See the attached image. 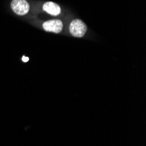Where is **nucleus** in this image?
Instances as JSON below:
<instances>
[{"label":"nucleus","instance_id":"3","mask_svg":"<svg viewBox=\"0 0 146 146\" xmlns=\"http://www.w3.org/2000/svg\"><path fill=\"white\" fill-rule=\"evenodd\" d=\"M63 28L62 21L60 19H52L43 23V29L48 33H59Z\"/></svg>","mask_w":146,"mask_h":146},{"label":"nucleus","instance_id":"5","mask_svg":"<svg viewBox=\"0 0 146 146\" xmlns=\"http://www.w3.org/2000/svg\"><path fill=\"white\" fill-rule=\"evenodd\" d=\"M22 60H23V61H25V62H26V61H28L29 60V58H27V57H22Z\"/></svg>","mask_w":146,"mask_h":146},{"label":"nucleus","instance_id":"4","mask_svg":"<svg viewBox=\"0 0 146 146\" xmlns=\"http://www.w3.org/2000/svg\"><path fill=\"white\" fill-rule=\"evenodd\" d=\"M43 11L52 16H58L60 14L61 10L59 5L54 2H46L43 5Z\"/></svg>","mask_w":146,"mask_h":146},{"label":"nucleus","instance_id":"1","mask_svg":"<svg viewBox=\"0 0 146 146\" xmlns=\"http://www.w3.org/2000/svg\"><path fill=\"white\" fill-rule=\"evenodd\" d=\"M69 31L73 36L82 38L87 32V25L81 19H74L69 25Z\"/></svg>","mask_w":146,"mask_h":146},{"label":"nucleus","instance_id":"2","mask_svg":"<svg viewBox=\"0 0 146 146\" xmlns=\"http://www.w3.org/2000/svg\"><path fill=\"white\" fill-rule=\"evenodd\" d=\"M11 7L16 14L20 16L25 15L30 10V5L26 0H12Z\"/></svg>","mask_w":146,"mask_h":146}]
</instances>
